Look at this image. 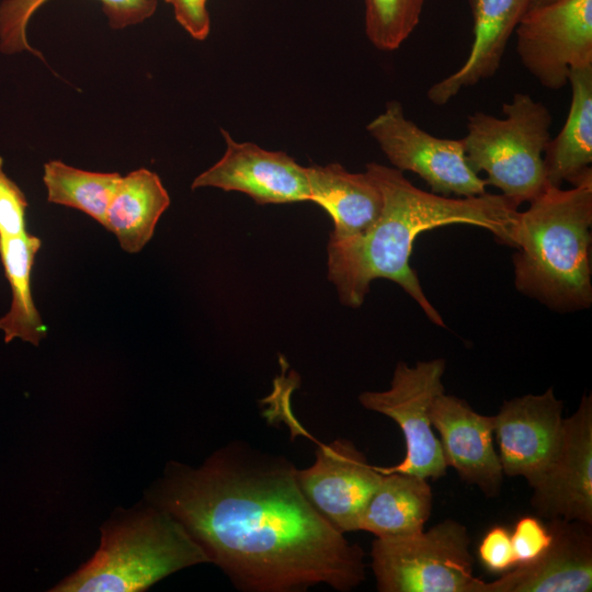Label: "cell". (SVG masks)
<instances>
[{"instance_id":"1","label":"cell","mask_w":592,"mask_h":592,"mask_svg":"<svg viewBox=\"0 0 592 592\" xmlns=\"http://www.w3.org/2000/svg\"><path fill=\"white\" fill-rule=\"evenodd\" d=\"M284 456L234 441L198 467L170 462L146 501L171 513L243 592L350 591L364 551L310 505Z\"/></svg>"},{"instance_id":"2","label":"cell","mask_w":592,"mask_h":592,"mask_svg":"<svg viewBox=\"0 0 592 592\" xmlns=\"http://www.w3.org/2000/svg\"><path fill=\"white\" fill-rule=\"evenodd\" d=\"M365 172L382 192L383 208L364 232L348 238L329 237V281L342 305L357 308L374 280H389L397 283L434 325L445 327L409 264L417 237L437 227L465 224L487 229L499 242L515 248L517 207L501 194L486 192L453 198L425 192L414 186L403 172L377 162L367 163Z\"/></svg>"},{"instance_id":"3","label":"cell","mask_w":592,"mask_h":592,"mask_svg":"<svg viewBox=\"0 0 592 592\" xmlns=\"http://www.w3.org/2000/svg\"><path fill=\"white\" fill-rule=\"evenodd\" d=\"M592 178L571 189L548 185L519 212L513 255L515 286L559 310L590 307Z\"/></svg>"},{"instance_id":"4","label":"cell","mask_w":592,"mask_h":592,"mask_svg":"<svg viewBox=\"0 0 592 592\" xmlns=\"http://www.w3.org/2000/svg\"><path fill=\"white\" fill-rule=\"evenodd\" d=\"M101 533L100 547L91 559L50 591H145L171 573L208 562L185 527L149 502L117 512Z\"/></svg>"},{"instance_id":"5","label":"cell","mask_w":592,"mask_h":592,"mask_svg":"<svg viewBox=\"0 0 592 592\" xmlns=\"http://www.w3.org/2000/svg\"><path fill=\"white\" fill-rule=\"evenodd\" d=\"M502 118L483 112L470 115L462 140L471 169L485 172L486 184L519 207L549 185L544 152L553 117L545 104L522 92L502 105Z\"/></svg>"},{"instance_id":"6","label":"cell","mask_w":592,"mask_h":592,"mask_svg":"<svg viewBox=\"0 0 592 592\" xmlns=\"http://www.w3.org/2000/svg\"><path fill=\"white\" fill-rule=\"evenodd\" d=\"M465 525L447 519L429 531L399 538H376L372 570L379 592H483L474 576Z\"/></svg>"},{"instance_id":"7","label":"cell","mask_w":592,"mask_h":592,"mask_svg":"<svg viewBox=\"0 0 592 592\" xmlns=\"http://www.w3.org/2000/svg\"><path fill=\"white\" fill-rule=\"evenodd\" d=\"M444 371L443 358L417 362L412 367L399 362L388 389L358 395L365 409L392 419L405 437V458L395 466H376L380 474L403 473L425 479L445 475L447 465L430 418L433 400L444 392Z\"/></svg>"},{"instance_id":"8","label":"cell","mask_w":592,"mask_h":592,"mask_svg":"<svg viewBox=\"0 0 592 592\" xmlns=\"http://www.w3.org/2000/svg\"><path fill=\"white\" fill-rule=\"evenodd\" d=\"M366 130L394 168L418 174L433 193L463 197L486 193L487 184L469 166L462 138L429 134L406 117L400 102H387Z\"/></svg>"},{"instance_id":"9","label":"cell","mask_w":592,"mask_h":592,"mask_svg":"<svg viewBox=\"0 0 592 592\" xmlns=\"http://www.w3.org/2000/svg\"><path fill=\"white\" fill-rule=\"evenodd\" d=\"M514 33L522 65L544 88L561 89L572 69L592 66V0L530 8Z\"/></svg>"},{"instance_id":"10","label":"cell","mask_w":592,"mask_h":592,"mask_svg":"<svg viewBox=\"0 0 592 592\" xmlns=\"http://www.w3.org/2000/svg\"><path fill=\"white\" fill-rule=\"evenodd\" d=\"M383 474L346 439L321 444L314 464L296 470L301 492L315 511L340 533L357 531L366 503Z\"/></svg>"},{"instance_id":"11","label":"cell","mask_w":592,"mask_h":592,"mask_svg":"<svg viewBox=\"0 0 592 592\" xmlns=\"http://www.w3.org/2000/svg\"><path fill=\"white\" fill-rule=\"evenodd\" d=\"M538 515L592 524V397L584 395L563 419L559 448L531 485Z\"/></svg>"},{"instance_id":"12","label":"cell","mask_w":592,"mask_h":592,"mask_svg":"<svg viewBox=\"0 0 592 592\" xmlns=\"http://www.w3.org/2000/svg\"><path fill=\"white\" fill-rule=\"evenodd\" d=\"M221 134L226 144L223 157L193 180L192 190L216 187L241 192L261 205L310 200L307 167L283 151L239 143L225 129Z\"/></svg>"},{"instance_id":"13","label":"cell","mask_w":592,"mask_h":592,"mask_svg":"<svg viewBox=\"0 0 592 592\" xmlns=\"http://www.w3.org/2000/svg\"><path fill=\"white\" fill-rule=\"evenodd\" d=\"M563 402L549 387L504 401L493 415L503 474L533 485L555 457L562 437Z\"/></svg>"},{"instance_id":"14","label":"cell","mask_w":592,"mask_h":592,"mask_svg":"<svg viewBox=\"0 0 592 592\" xmlns=\"http://www.w3.org/2000/svg\"><path fill=\"white\" fill-rule=\"evenodd\" d=\"M430 418L447 467L487 497H497L504 474L493 445V415L480 414L467 401L443 392L433 400Z\"/></svg>"},{"instance_id":"15","label":"cell","mask_w":592,"mask_h":592,"mask_svg":"<svg viewBox=\"0 0 592 592\" xmlns=\"http://www.w3.org/2000/svg\"><path fill=\"white\" fill-rule=\"evenodd\" d=\"M551 542L534 561L492 582L483 592H590L592 590V536L589 524L551 519Z\"/></svg>"},{"instance_id":"16","label":"cell","mask_w":592,"mask_h":592,"mask_svg":"<svg viewBox=\"0 0 592 592\" xmlns=\"http://www.w3.org/2000/svg\"><path fill=\"white\" fill-rule=\"evenodd\" d=\"M473 43L465 62L428 90V99L444 105L463 89L489 79L499 70L506 45L528 10L530 0H469Z\"/></svg>"},{"instance_id":"17","label":"cell","mask_w":592,"mask_h":592,"mask_svg":"<svg viewBox=\"0 0 592 592\" xmlns=\"http://www.w3.org/2000/svg\"><path fill=\"white\" fill-rule=\"evenodd\" d=\"M310 200L333 223L330 237L348 238L367 230L383 208V195L366 173H353L340 163L307 167Z\"/></svg>"},{"instance_id":"18","label":"cell","mask_w":592,"mask_h":592,"mask_svg":"<svg viewBox=\"0 0 592 592\" xmlns=\"http://www.w3.org/2000/svg\"><path fill=\"white\" fill-rule=\"evenodd\" d=\"M568 83L571 101L565 124L544 152L549 185H577L592 178V66L574 68Z\"/></svg>"},{"instance_id":"19","label":"cell","mask_w":592,"mask_h":592,"mask_svg":"<svg viewBox=\"0 0 592 592\" xmlns=\"http://www.w3.org/2000/svg\"><path fill=\"white\" fill-rule=\"evenodd\" d=\"M432 489L428 479L403 473L383 474L358 521L357 531L376 538L418 534L430 517Z\"/></svg>"},{"instance_id":"20","label":"cell","mask_w":592,"mask_h":592,"mask_svg":"<svg viewBox=\"0 0 592 592\" xmlns=\"http://www.w3.org/2000/svg\"><path fill=\"white\" fill-rule=\"evenodd\" d=\"M159 175L140 168L121 177L106 209L105 228L121 248L139 252L152 238L156 225L170 205Z\"/></svg>"},{"instance_id":"21","label":"cell","mask_w":592,"mask_h":592,"mask_svg":"<svg viewBox=\"0 0 592 592\" xmlns=\"http://www.w3.org/2000/svg\"><path fill=\"white\" fill-rule=\"evenodd\" d=\"M42 240L31 234L0 238V259L12 291L10 310L0 318L4 342L21 339L35 346L47 335L32 296L31 276Z\"/></svg>"},{"instance_id":"22","label":"cell","mask_w":592,"mask_h":592,"mask_svg":"<svg viewBox=\"0 0 592 592\" xmlns=\"http://www.w3.org/2000/svg\"><path fill=\"white\" fill-rule=\"evenodd\" d=\"M49 0H3L0 3V50L4 54L30 52L45 61L26 36L27 25ZM113 30L137 25L151 18L158 0H96Z\"/></svg>"},{"instance_id":"23","label":"cell","mask_w":592,"mask_h":592,"mask_svg":"<svg viewBox=\"0 0 592 592\" xmlns=\"http://www.w3.org/2000/svg\"><path fill=\"white\" fill-rule=\"evenodd\" d=\"M117 172H93L50 160L44 164L47 201L83 212L103 227L106 209L121 179Z\"/></svg>"},{"instance_id":"24","label":"cell","mask_w":592,"mask_h":592,"mask_svg":"<svg viewBox=\"0 0 592 592\" xmlns=\"http://www.w3.org/2000/svg\"><path fill=\"white\" fill-rule=\"evenodd\" d=\"M425 0H365V33L379 50L392 52L420 22Z\"/></svg>"},{"instance_id":"25","label":"cell","mask_w":592,"mask_h":592,"mask_svg":"<svg viewBox=\"0 0 592 592\" xmlns=\"http://www.w3.org/2000/svg\"><path fill=\"white\" fill-rule=\"evenodd\" d=\"M27 205L23 191L3 171V160L0 157V238L27 234Z\"/></svg>"},{"instance_id":"26","label":"cell","mask_w":592,"mask_h":592,"mask_svg":"<svg viewBox=\"0 0 592 592\" xmlns=\"http://www.w3.org/2000/svg\"><path fill=\"white\" fill-rule=\"evenodd\" d=\"M511 540L517 565L532 562L549 546L551 533L535 516H523L514 525Z\"/></svg>"},{"instance_id":"27","label":"cell","mask_w":592,"mask_h":592,"mask_svg":"<svg viewBox=\"0 0 592 592\" xmlns=\"http://www.w3.org/2000/svg\"><path fill=\"white\" fill-rule=\"evenodd\" d=\"M478 556L487 569L492 572L509 571L517 565L511 533L503 526L491 527L478 546Z\"/></svg>"},{"instance_id":"28","label":"cell","mask_w":592,"mask_h":592,"mask_svg":"<svg viewBox=\"0 0 592 592\" xmlns=\"http://www.w3.org/2000/svg\"><path fill=\"white\" fill-rule=\"evenodd\" d=\"M171 5L177 22L194 39L204 41L210 32L207 0H163Z\"/></svg>"},{"instance_id":"29","label":"cell","mask_w":592,"mask_h":592,"mask_svg":"<svg viewBox=\"0 0 592 592\" xmlns=\"http://www.w3.org/2000/svg\"><path fill=\"white\" fill-rule=\"evenodd\" d=\"M557 1H559V0H530L528 9L550 4V3H554V2H557Z\"/></svg>"}]
</instances>
